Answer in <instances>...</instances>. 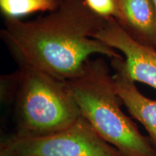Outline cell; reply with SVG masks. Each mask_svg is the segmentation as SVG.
<instances>
[{
	"mask_svg": "<svg viewBox=\"0 0 156 156\" xmlns=\"http://www.w3.org/2000/svg\"><path fill=\"white\" fill-rule=\"evenodd\" d=\"M108 18L85 0H62L55 10L30 21L5 18L0 36L18 66H28L66 81L94 54L119 57L116 50L95 38Z\"/></svg>",
	"mask_w": 156,
	"mask_h": 156,
	"instance_id": "cell-1",
	"label": "cell"
},
{
	"mask_svg": "<svg viewBox=\"0 0 156 156\" xmlns=\"http://www.w3.org/2000/svg\"><path fill=\"white\" fill-rule=\"evenodd\" d=\"M1 76V100L14 111L17 137L56 132L81 116L66 81L28 66Z\"/></svg>",
	"mask_w": 156,
	"mask_h": 156,
	"instance_id": "cell-2",
	"label": "cell"
},
{
	"mask_svg": "<svg viewBox=\"0 0 156 156\" xmlns=\"http://www.w3.org/2000/svg\"><path fill=\"white\" fill-rule=\"evenodd\" d=\"M83 117L96 133L123 156H156V150L123 112L114 77L103 57L88 58L66 80Z\"/></svg>",
	"mask_w": 156,
	"mask_h": 156,
	"instance_id": "cell-3",
	"label": "cell"
},
{
	"mask_svg": "<svg viewBox=\"0 0 156 156\" xmlns=\"http://www.w3.org/2000/svg\"><path fill=\"white\" fill-rule=\"evenodd\" d=\"M0 156H123L102 139L83 117L53 133L2 140Z\"/></svg>",
	"mask_w": 156,
	"mask_h": 156,
	"instance_id": "cell-4",
	"label": "cell"
},
{
	"mask_svg": "<svg viewBox=\"0 0 156 156\" xmlns=\"http://www.w3.org/2000/svg\"><path fill=\"white\" fill-rule=\"evenodd\" d=\"M95 38L124 54L126 71L132 80L156 90L155 48L136 41L113 17L108 18Z\"/></svg>",
	"mask_w": 156,
	"mask_h": 156,
	"instance_id": "cell-5",
	"label": "cell"
},
{
	"mask_svg": "<svg viewBox=\"0 0 156 156\" xmlns=\"http://www.w3.org/2000/svg\"><path fill=\"white\" fill-rule=\"evenodd\" d=\"M116 92L129 114L138 121L149 134V140L156 150V101L144 95L128 75L124 58H111Z\"/></svg>",
	"mask_w": 156,
	"mask_h": 156,
	"instance_id": "cell-6",
	"label": "cell"
},
{
	"mask_svg": "<svg viewBox=\"0 0 156 156\" xmlns=\"http://www.w3.org/2000/svg\"><path fill=\"white\" fill-rule=\"evenodd\" d=\"M124 21L121 26L140 44L156 49L154 0H116Z\"/></svg>",
	"mask_w": 156,
	"mask_h": 156,
	"instance_id": "cell-7",
	"label": "cell"
},
{
	"mask_svg": "<svg viewBox=\"0 0 156 156\" xmlns=\"http://www.w3.org/2000/svg\"><path fill=\"white\" fill-rule=\"evenodd\" d=\"M62 0H0V9L5 18H18L38 12L55 10Z\"/></svg>",
	"mask_w": 156,
	"mask_h": 156,
	"instance_id": "cell-8",
	"label": "cell"
},
{
	"mask_svg": "<svg viewBox=\"0 0 156 156\" xmlns=\"http://www.w3.org/2000/svg\"><path fill=\"white\" fill-rule=\"evenodd\" d=\"M85 2L95 13L106 18L113 17L120 25H122L124 17L116 0H85Z\"/></svg>",
	"mask_w": 156,
	"mask_h": 156,
	"instance_id": "cell-9",
	"label": "cell"
},
{
	"mask_svg": "<svg viewBox=\"0 0 156 156\" xmlns=\"http://www.w3.org/2000/svg\"><path fill=\"white\" fill-rule=\"evenodd\" d=\"M154 3H155V9H156V0H154Z\"/></svg>",
	"mask_w": 156,
	"mask_h": 156,
	"instance_id": "cell-10",
	"label": "cell"
}]
</instances>
